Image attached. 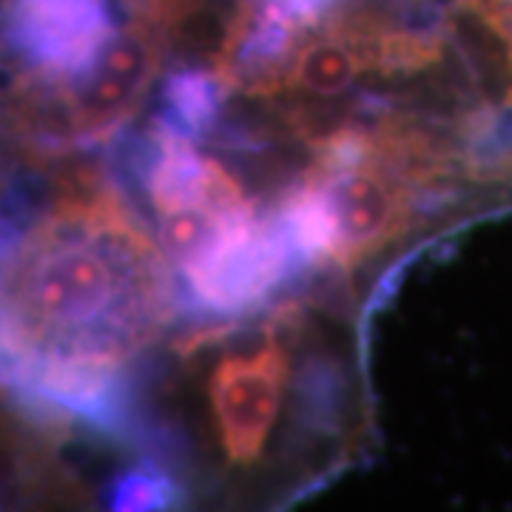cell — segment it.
<instances>
[{
    "label": "cell",
    "instance_id": "obj_1",
    "mask_svg": "<svg viewBox=\"0 0 512 512\" xmlns=\"http://www.w3.org/2000/svg\"><path fill=\"white\" fill-rule=\"evenodd\" d=\"M171 262L117 185L72 171L0 248V393L49 427L117 436L128 362L177 311Z\"/></svg>",
    "mask_w": 512,
    "mask_h": 512
},
{
    "label": "cell",
    "instance_id": "obj_2",
    "mask_svg": "<svg viewBox=\"0 0 512 512\" xmlns=\"http://www.w3.org/2000/svg\"><path fill=\"white\" fill-rule=\"evenodd\" d=\"M333 222L330 265L353 274L367 256L404 237L419 217L447 211L430 191H424L402 165L384 151L376 131V151L339 168L308 171Z\"/></svg>",
    "mask_w": 512,
    "mask_h": 512
},
{
    "label": "cell",
    "instance_id": "obj_3",
    "mask_svg": "<svg viewBox=\"0 0 512 512\" xmlns=\"http://www.w3.org/2000/svg\"><path fill=\"white\" fill-rule=\"evenodd\" d=\"M302 259L276 214L234 222L205 254L183 271L197 311L214 319H245L274 296Z\"/></svg>",
    "mask_w": 512,
    "mask_h": 512
},
{
    "label": "cell",
    "instance_id": "obj_4",
    "mask_svg": "<svg viewBox=\"0 0 512 512\" xmlns=\"http://www.w3.org/2000/svg\"><path fill=\"white\" fill-rule=\"evenodd\" d=\"M291 384L285 342L265 336L256 348L225 353L208 373V404L222 458L234 470L262 461Z\"/></svg>",
    "mask_w": 512,
    "mask_h": 512
},
{
    "label": "cell",
    "instance_id": "obj_5",
    "mask_svg": "<svg viewBox=\"0 0 512 512\" xmlns=\"http://www.w3.org/2000/svg\"><path fill=\"white\" fill-rule=\"evenodd\" d=\"M114 29L109 0H0V57L46 83L92 66Z\"/></svg>",
    "mask_w": 512,
    "mask_h": 512
},
{
    "label": "cell",
    "instance_id": "obj_6",
    "mask_svg": "<svg viewBox=\"0 0 512 512\" xmlns=\"http://www.w3.org/2000/svg\"><path fill=\"white\" fill-rule=\"evenodd\" d=\"M55 433L20 410H0V510L86 498L60 461Z\"/></svg>",
    "mask_w": 512,
    "mask_h": 512
},
{
    "label": "cell",
    "instance_id": "obj_7",
    "mask_svg": "<svg viewBox=\"0 0 512 512\" xmlns=\"http://www.w3.org/2000/svg\"><path fill=\"white\" fill-rule=\"evenodd\" d=\"M228 86L214 69H180L168 74L154 126L200 143L220 126Z\"/></svg>",
    "mask_w": 512,
    "mask_h": 512
},
{
    "label": "cell",
    "instance_id": "obj_8",
    "mask_svg": "<svg viewBox=\"0 0 512 512\" xmlns=\"http://www.w3.org/2000/svg\"><path fill=\"white\" fill-rule=\"evenodd\" d=\"M183 498V487L174 473L157 458L143 456L137 464L111 478L106 490V507L117 512L174 510L183 504Z\"/></svg>",
    "mask_w": 512,
    "mask_h": 512
},
{
    "label": "cell",
    "instance_id": "obj_9",
    "mask_svg": "<svg viewBox=\"0 0 512 512\" xmlns=\"http://www.w3.org/2000/svg\"><path fill=\"white\" fill-rule=\"evenodd\" d=\"M256 3L299 26H313L322 18H328L342 0H256Z\"/></svg>",
    "mask_w": 512,
    "mask_h": 512
}]
</instances>
